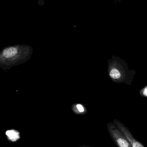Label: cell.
<instances>
[{"mask_svg":"<svg viewBox=\"0 0 147 147\" xmlns=\"http://www.w3.org/2000/svg\"><path fill=\"white\" fill-rule=\"evenodd\" d=\"M107 129L110 138L117 147H132L124 135L114 123H108Z\"/></svg>","mask_w":147,"mask_h":147,"instance_id":"cell-1","label":"cell"},{"mask_svg":"<svg viewBox=\"0 0 147 147\" xmlns=\"http://www.w3.org/2000/svg\"><path fill=\"white\" fill-rule=\"evenodd\" d=\"M114 123L124 135L132 147H145L141 142L135 138L129 129L123 123L116 121H114Z\"/></svg>","mask_w":147,"mask_h":147,"instance_id":"cell-2","label":"cell"},{"mask_svg":"<svg viewBox=\"0 0 147 147\" xmlns=\"http://www.w3.org/2000/svg\"><path fill=\"white\" fill-rule=\"evenodd\" d=\"M19 53V51L17 47H10L3 50L1 56L4 59V60H10L18 56Z\"/></svg>","mask_w":147,"mask_h":147,"instance_id":"cell-3","label":"cell"},{"mask_svg":"<svg viewBox=\"0 0 147 147\" xmlns=\"http://www.w3.org/2000/svg\"><path fill=\"white\" fill-rule=\"evenodd\" d=\"M5 135L9 141L16 142L20 139V134L18 130L15 129H8L5 132Z\"/></svg>","mask_w":147,"mask_h":147,"instance_id":"cell-4","label":"cell"},{"mask_svg":"<svg viewBox=\"0 0 147 147\" xmlns=\"http://www.w3.org/2000/svg\"><path fill=\"white\" fill-rule=\"evenodd\" d=\"M110 76L114 79L119 78L121 77V74L117 70L114 69L110 72Z\"/></svg>","mask_w":147,"mask_h":147,"instance_id":"cell-5","label":"cell"},{"mask_svg":"<svg viewBox=\"0 0 147 147\" xmlns=\"http://www.w3.org/2000/svg\"><path fill=\"white\" fill-rule=\"evenodd\" d=\"M77 108L78 110L79 111V112H83L84 111V109L83 107L81 105L78 104L77 105Z\"/></svg>","mask_w":147,"mask_h":147,"instance_id":"cell-6","label":"cell"},{"mask_svg":"<svg viewBox=\"0 0 147 147\" xmlns=\"http://www.w3.org/2000/svg\"><path fill=\"white\" fill-rule=\"evenodd\" d=\"M143 93H144V95H145V96H147V88L146 87V88H145V90H144V92H143Z\"/></svg>","mask_w":147,"mask_h":147,"instance_id":"cell-7","label":"cell"},{"mask_svg":"<svg viewBox=\"0 0 147 147\" xmlns=\"http://www.w3.org/2000/svg\"><path fill=\"white\" fill-rule=\"evenodd\" d=\"M80 147H91L89 146H85V145H82L80 146Z\"/></svg>","mask_w":147,"mask_h":147,"instance_id":"cell-8","label":"cell"}]
</instances>
